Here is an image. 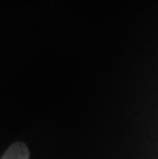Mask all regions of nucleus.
<instances>
[{
    "instance_id": "obj_1",
    "label": "nucleus",
    "mask_w": 158,
    "mask_h": 159,
    "mask_svg": "<svg viewBox=\"0 0 158 159\" xmlns=\"http://www.w3.org/2000/svg\"><path fill=\"white\" fill-rule=\"evenodd\" d=\"M1 159H30L29 148L23 142H16L4 152Z\"/></svg>"
}]
</instances>
